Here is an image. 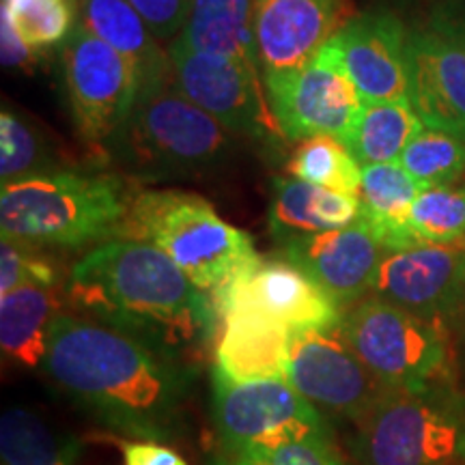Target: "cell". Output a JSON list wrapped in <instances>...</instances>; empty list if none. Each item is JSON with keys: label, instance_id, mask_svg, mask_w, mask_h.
Wrapping results in <instances>:
<instances>
[{"label": "cell", "instance_id": "6da1fadb", "mask_svg": "<svg viewBox=\"0 0 465 465\" xmlns=\"http://www.w3.org/2000/svg\"><path fill=\"white\" fill-rule=\"evenodd\" d=\"M44 371L113 431L164 441L182 429L188 373L119 330L58 312Z\"/></svg>", "mask_w": 465, "mask_h": 465}, {"label": "cell", "instance_id": "7a4b0ae2", "mask_svg": "<svg viewBox=\"0 0 465 465\" xmlns=\"http://www.w3.org/2000/svg\"><path fill=\"white\" fill-rule=\"evenodd\" d=\"M65 293L80 317L119 330L174 362L199 356L220 319L212 295L160 248L124 237L86 252L69 272Z\"/></svg>", "mask_w": 465, "mask_h": 465}, {"label": "cell", "instance_id": "3957f363", "mask_svg": "<svg viewBox=\"0 0 465 465\" xmlns=\"http://www.w3.org/2000/svg\"><path fill=\"white\" fill-rule=\"evenodd\" d=\"M134 192L119 174L61 171L3 183L0 231L37 248L119 240Z\"/></svg>", "mask_w": 465, "mask_h": 465}, {"label": "cell", "instance_id": "277c9868", "mask_svg": "<svg viewBox=\"0 0 465 465\" xmlns=\"http://www.w3.org/2000/svg\"><path fill=\"white\" fill-rule=\"evenodd\" d=\"M235 151V134L188 100L174 75L138 93L132 113L106 147L110 158L141 179L212 173Z\"/></svg>", "mask_w": 465, "mask_h": 465}, {"label": "cell", "instance_id": "5b68a950", "mask_svg": "<svg viewBox=\"0 0 465 465\" xmlns=\"http://www.w3.org/2000/svg\"><path fill=\"white\" fill-rule=\"evenodd\" d=\"M121 237L160 248L209 295L261 257L252 237L220 218L212 203L177 190L138 192Z\"/></svg>", "mask_w": 465, "mask_h": 465}, {"label": "cell", "instance_id": "8992f818", "mask_svg": "<svg viewBox=\"0 0 465 465\" xmlns=\"http://www.w3.org/2000/svg\"><path fill=\"white\" fill-rule=\"evenodd\" d=\"M364 465H465V411L440 386L391 391L358 422Z\"/></svg>", "mask_w": 465, "mask_h": 465}, {"label": "cell", "instance_id": "52a82bcc", "mask_svg": "<svg viewBox=\"0 0 465 465\" xmlns=\"http://www.w3.org/2000/svg\"><path fill=\"white\" fill-rule=\"evenodd\" d=\"M341 332L388 391L433 388L449 369V345L440 323L377 295L360 300L342 317Z\"/></svg>", "mask_w": 465, "mask_h": 465}, {"label": "cell", "instance_id": "ba28073f", "mask_svg": "<svg viewBox=\"0 0 465 465\" xmlns=\"http://www.w3.org/2000/svg\"><path fill=\"white\" fill-rule=\"evenodd\" d=\"M213 422L226 452L328 441V424L287 380L232 381L213 371Z\"/></svg>", "mask_w": 465, "mask_h": 465}, {"label": "cell", "instance_id": "9c48e42d", "mask_svg": "<svg viewBox=\"0 0 465 465\" xmlns=\"http://www.w3.org/2000/svg\"><path fill=\"white\" fill-rule=\"evenodd\" d=\"M61 67L75 134L91 149L106 153L138 97L136 72L80 22L63 45Z\"/></svg>", "mask_w": 465, "mask_h": 465}, {"label": "cell", "instance_id": "30bf717a", "mask_svg": "<svg viewBox=\"0 0 465 465\" xmlns=\"http://www.w3.org/2000/svg\"><path fill=\"white\" fill-rule=\"evenodd\" d=\"M263 83L284 141L330 134L347 143L364 106L330 42L304 65L265 74Z\"/></svg>", "mask_w": 465, "mask_h": 465}, {"label": "cell", "instance_id": "8fae6325", "mask_svg": "<svg viewBox=\"0 0 465 465\" xmlns=\"http://www.w3.org/2000/svg\"><path fill=\"white\" fill-rule=\"evenodd\" d=\"M168 56L179 91L226 130L259 141H284L261 75L232 58L190 48L179 37L168 44Z\"/></svg>", "mask_w": 465, "mask_h": 465}, {"label": "cell", "instance_id": "7c38bea8", "mask_svg": "<svg viewBox=\"0 0 465 465\" xmlns=\"http://www.w3.org/2000/svg\"><path fill=\"white\" fill-rule=\"evenodd\" d=\"M287 381L322 416L356 424L391 392L349 347L341 325L293 332Z\"/></svg>", "mask_w": 465, "mask_h": 465}, {"label": "cell", "instance_id": "4fadbf2b", "mask_svg": "<svg viewBox=\"0 0 465 465\" xmlns=\"http://www.w3.org/2000/svg\"><path fill=\"white\" fill-rule=\"evenodd\" d=\"M218 317L246 311L291 332L339 328L342 308L311 276L282 257H259L212 293Z\"/></svg>", "mask_w": 465, "mask_h": 465}, {"label": "cell", "instance_id": "5bb4252c", "mask_svg": "<svg viewBox=\"0 0 465 465\" xmlns=\"http://www.w3.org/2000/svg\"><path fill=\"white\" fill-rule=\"evenodd\" d=\"M373 291L377 298L441 323L455 317L465 300V248L420 243L388 252Z\"/></svg>", "mask_w": 465, "mask_h": 465}, {"label": "cell", "instance_id": "9a60e30c", "mask_svg": "<svg viewBox=\"0 0 465 465\" xmlns=\"http://www.w3.org/2000/svg\"><path fill=\"white\" fill-rule=\"evenodd\" d=\"M330 44L364 104L410 102V33L397 15L369 11L351 17Z\"/></svg>", "mask_w": 465, "mask_h": 465}, {"label": "cell", "instance_id": "2e32d148", "mask_svg": "<svg viewBox=\"0 0 465 465\" xmlns=\"http://www.w3.org/2000/svg\"><path fill=\"white\" fill-rule=\"evenodd\" d=\"M388 250L362 220L345 229L295 235L282 242L278 257L300 267L341 308L373 291L377 270Z\"/></svg>", "mask_w": 465, "mask_h": 465}, {"label": "cell", "instance_id": "e0dca14e", "mask_svg": "<svg viewBox=\"0 0 465 465\" xmlns=\"http://www.w3.org/2000/svg\"><path fill=\"white\" fill-rule=\"evenodd\" d=\"M410 102L424 125L465 141V48L433 26L410 33Z\"/></svg>", "mask_w": 465, "mask_h": 465}, {"label": "cell", "instance_id": "ac0fdd59", "mask_svg": "<svg viewBox=\"0 0 465 465\" xmlns=\"http://www.w3.org/2000/svg\"><path fill=\"white\" fill-rule=\"evenodd\" d=\"M341 14V0H254L263 75L304 65L345 25Z\"/></svg>", "mask_w": 465, "mask_h": 465}, {"label": "cell", "instance_id": "d6986e66", "mask_svg": "<svg viewBox=\"0 0 465 465\" xmlns=\"http://www.w3.org/2000/svg\"><path fill=\"white\" fill-rule=\"evenodd\" d=\"M220 322L216 373L232 381L287 380L289 328L246 311L226 312Z\"/></svg>", "mask_w": 465, "mask_h": 465}, {"label": "cell", "instance_id": "ffe728a7", "mask_svg": "<svg viewBox=\"0 0 465 465\" xmlns=\"http://www.w3.org/2000/svg\"><path fill=\"white\" fill-rule=\"evenodd\" d=\"M80 25L114 48L138 75V93L173 78L168 50L153 37L130 0H80Z\"/></svg>", "mask_w": 465, "mask_h": 465}, {"label": "cell", "instance_id": "44dd1931", "mask_svg": "<svg viewBox=\"0 0 465 465\" xmlns=\"http://www.w3.org/2000/svg\"><path fill=\"white\" fill-rule=\"evenodd\" d=\"M358 196L322 188L298 177H276L270 203V229L278 242L345 229L360 220Z\"/></svg>", "mask_w": 465, "mask_h": 465}, {"label": "cell", "instance_id": "7402d4cb", "mask_svg": "<svg viewBox=\"0 0 465 465\" xmlns=\"http://www.w3.org/2000/svg\"><path fill=\"white\" fill-rule=\"evenodd\" d=\"M422 188L401 162L362 166L360 220L375 232L388 252L420 246L410 226V212Z\"/></svg>", "mask_w": 465, "mask_h": 465}, {"label": "cell", "instance_id": "603a6c76", "mask_svg": "<svg viewBox=\"0 0 465 465\" xmlns=\"http://www.w3.org/2000/svg\"><path fill=\"white\" fill-rule=\"evenodd\" d=\"M179 39L194 50L232 58L263 78L254 33V0H194Z\"/></svg>", "mask_w": 465, "mask_h": 465}, {"label": "cell", "instance_id": "cb8c5ba5", "mask_svg": "<svg viewBox=\"0 0 465 465\" xmlns=\"http://www.w3.org/2000/svg\"><path fill=\"white\" fill-rule=\"evenodd\" d=\"M58 312L54 287H22L0 295V349L5 360L28 371L44 369Z\"/></svg>", "mask_w": 465, "mask_h": 465}, {"label": "cell", "instance_id": "d4e9b609", "mask_svg": "<svg viewBox=\"0 0 465 465\" xmlns=\"http://www.w3.org/2000/svg\"><path fill=\"white\" fill-rule=\"evenodd\" d=\"M83 444L52 429L42 416L22 405H9L0 416L3 465H78Z\"/></svg>", "mask_w": 465, "mask_h": 465}, {"label": "cell", "instance_id": "484cf974", "mask_svg": "<svg viewBox=\"0 0 465 465\" xmlns=\"http://www.w3.org/2000/svg\"><path fill=\"white\" fill-rule=\"evenodd\" d=\"M422 130V119L410 102H369L345 144L362 166L388 164L399 162Z\"/></svg>", "mask_w": 465, "mask_h": 465}, {"label": "cell", "instance_id": "4316f807", "mask_svg": "<svg viewBox=\"0 0 465 465\" xmlns=\"http://www.w3.org/2000/svg\"><path fill=\"white\" fill-rule=\"evenodd\" d=\"M63 155L52 147L44 130L25 114L3 106L0 113V179L14 183L20 179L65 171Z\"/></svg>", "mask_w": 465, "mask_h": 465}, {"label": "cell", "instance_id": "83f0119b", "mask_svg": "<svg viewBox=\"0 0 465 465\" xmlns=\"http://www.w3.org/2000/svg\"><path fill=\"white\" fill-rule=\"evenodd\" d=\"M287 173L308 183L351 196H358L362 183V164L341 138L330 134L302 138L287 160Z\"/></svg>", "mask_w": 465, "mask_h": 465}, {"label": "cell", "instance_id": "f1b7e54d", "mask_svg": "<svg viewBox=\"0 0 465 465\" xmlns=\"http://www.w3.org/2000/svg\"><path fill=\"white\" fill-rule=\"evenodd\" d=\"M399 162L422 190L450 185L465 173V141L455 134L424 125L407 144Z\"/></svg>", "mask_w": 465, "mask_h": 465}, {"label": "cell", "instance_id": "f546056e", "mask_svg": "<svg viewBox=\"0 0 465 465\" xmlns=\"http://www.w3.org/2000/svg\"><path fill=\"white\" fill-rule=\"evenodd\" d=\"M410 226L420 243L465 248V185H438L418 194Z\"/></svg>", "mask_w": 465, "mask_h": 465}, {"label": "cell", "instance_id": "4dcf8cb0", "mask_svg": "<svg viewBox=\"0 0 465 465\" xmlns=\"http://www.w3.org/2000/svg\"><path fill=\"white\" fill-rule=\"evenodd\" d=\"M3 11L39 54L65 45L75 31V0H3Z\"/></svg>", "mask_w": 465, "mask_h": 465}, {"label": "cell", "instance_id": "1f68e13d", "mask_svg": "<svg viewBox=\"0 0 465 465\" xmlns=\"http://www.w3.org/2000/svg\"><path fill=\"white\" fill-rule=\"evenodd\" d=\"M58 272L42 248L11 240L0 242V295L22 287H54Z\"/></svg>", "mask_w": 465, "mask_h": 465}, {"label": "cell", "instance_id": "d6a6232c", "mask_svg": "<svg viewBox=\"0 0 465 465\" xmlns=\"http://www.w3.org/2000/svg\"><path fill=\"white\" fill-rule=\"evenodd\" d=\"M218 465H341L328 441L311 440L284 444L278 449L226 452Z\"/></svg>", "mask_w": 465, "mask_h": 465}, {"label": "cell", "instance_id": "836d02e7", "mask_svg": "<svg viewBox=\"0 0 465 465\" xmlns=\"http://www.w3.org/2000/svg\"><path fill=\"white\" fill-rule=\"evenodd\" d=\"M160 44H173L188 22L194 0H130Z\"/></svg>", "mask_w": 465, "mask_h": 465}, {"label": "cell", "instance_id": "e575fe53", "mask_svg": "<svg viewBox=\"0 0 465 465\" xmlns=\"http://www.w3.org/2000/svg\"><path fill=\"white\" fill-rule=\"evenodd\" d=\"M0 56H3V67L11 69V72H28V69L35 67L39 58V52L33 50L17 35L5 11L3 17H0Z\"/></svg>", "mask_w": 465, "mask_h": 465}, {"label": "cell", "instance_id": "d590c367", "mask_svg": "<svg viewBox=\"0 0 465 465\" xmlns=\"http://www.w3.org/2000/svg\"><path fill=\"white\" fill-rule=\"evenodd\" d=\"M124 465H188L182 455L155 440H127L121 444Z\"/></svg>", "mask_w": 465, "mask_h": 465}, {"label": "cell", "instance_id": "8d00e7d4", "mask_svg": "<svg viewBox=\"0 0 465 465\" xmlns=\"http://www.w3.org/2000/svg\"><path fill=\"white\" fill-rule=\"evenodd\" d=\"M433 28L449 35L465 48V0H450L449 5H444L433 17Z\"/></svg>", "mask_w": 465, "mask_h": 465}, {"label": "cell", "instance_id": "74e56055", "mask_svg": "<svg viewBox=\"0 0 465 465\" xmlns=\"http://www.w3.org/2000/svg\"><path fill=\"white\" fill-rule=\"evenodd\" d=\"M457 315H461V319H463V325H465V300H463L461 308H459V312H457Z\"/></svg>", "mask_w": 465, "mask_h": 465}]
</instances>
